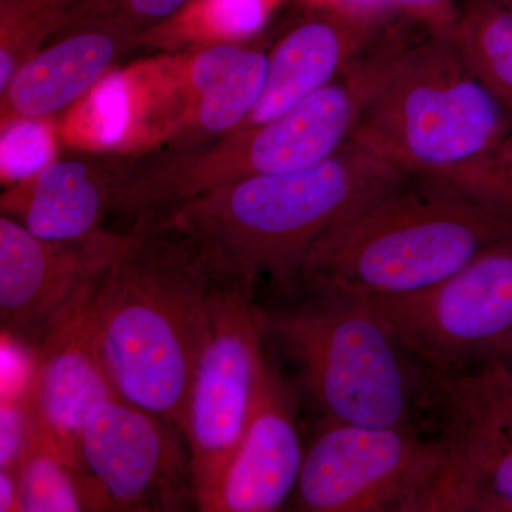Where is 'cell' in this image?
<instances>
[{
  "mask_svg": "<svg viewBox=\"0 0 512 512\" xmlns=\"http://www.w3.org/2000/svg\"><path fill=\"white\" fill-rule=\"evenodd\" d=\"M82 0H0V93L59 32Z\"/></svg>",
  "mask_w": 512,
  "mask_h": 512,
  "instance_id": "obj_21",
  "label": "cell"
},
{
  "mask_svg": "<svg viewBox=\"0 0 512 512\" xmlns=\"http://www.w3.org/2000/svg\"><path fill=\"white\" fill-rule=\"evenodd\" d=\"M123 235L104 231L49 241L0 217V322L3 333L36 348L96 291Z\"/></svg>",
  "mask_w": 512,
  "mask_h": 512,
  "instance_id": "obj_12",
  "label": "cell"
},
{
  "mask_svg": "<svg viewBox=\"0 0 512 512\" xmlns=\"http://www.w3.org/2000/svg\"><path fill=\"white\" fill-rule=\"evenodd\" d=\"M508 373H510V372H508ZM510 376H511V375H510ZM511 380H512V376H511Z\"/></svg>",
  "mask_w": 512,
  "mask_h": 512,
  "instance_id": "obj_32",
  "label": "cell"
},
{
  "mask_svg": "<svg viewBox=\"0 0 512 512\" xmlns=\"http://www.w3.org/2000/svg\"><path fill=\"white\" fill-rule=\"evenodd\" d=\"M440 434L323 420L289 507L306 512H423L443 467Z\"/></svg>",
  "mask_w": 512,
  "mask_h": 512,
  "instance_id": "obj_9",
  "label": "cell"
},
{
  "mask_svg": "<svg viewBox=\"0 0 512 512\" xmlns=\"http://www.w3.org/2000/svg\"><path fill=\"white\" fill-rule=\"evenodd\" d=\"M18 476L19 511H96L86 473L50 451L33 448Z\"/></svg>",
  "mask_w": 512,
  "mask_h": 512,
  "instance_id": "obj_22",
  "label": "cell"
},
{
  "mask_svg": "<svg viewBox=\"0 0 512 512\" xmlns=\"http://www.w3.org/2000/svg\"><path fill=\"white\" fill-rule=\"evenodd\" d=\"M512 218L444 178L399 171L342 212L306 256L299 288L409 295L456 274Z\"/></svg>",
  "mask_w": 512,
  "mask_h": 512,
  "instance_id": "obj_3",
  "label": "cell"
},
{
  "mask_svg": "<svg viewBox=\"0 0 512 512\" xmlns=\"http://www.w3.org/2000/svg\"><path fill=\"white\" fill-rule=\"evenodd\" d=\"M292 308L259 311L298 362L323 420L370 429H420L437 407V376L387 328L369 298L312 291Z\"/></svg>",
  "mask_w": 512,
  "mask_h": 512,
  "instance_id": "obj_5",
  "label": "cell"
},
{
  "mask_svg": "<svg viewBox=\"0 0 512 512\" xmlns=\"http://www.w3.org/2000/svg\"><path fill=\"white\" fill-rule=\"evenodd\" d=\"M454 184L512 218V133Z\"/></svg>",
  "mask_w": 512,
  "mask_h": 512,
  "instance_id": "obj_26",
  "label": "cell"
},
{
  "mask_svg": "<svg viewBox=\"0 0 512 512\" xmlns=\"http://www.w3.org/2000/svg\"><path fill=\"white\" fill-rule=\"evenodd\" d=\"M454 40L474 73L512 111V12L494 0H458Z\"/></svg>",
  "mask_w": 512,
  "mask_h": 512,
  "instance_id": "obj_20",
  "label": "cell"
},
{
  "mask_svg": "<svg viewBox=\"0 0 512 512\" xmlns=\"http://www.w3.org/2000/svg\"><path fill=\"white\" fill-rule=\"evenodd\" d=\"M52 39L0 93V128L69 109L109 76L121 57L143 46L138 33L96 20L69 22Z\"/></svg>",
  "mask_w": 512,
  "mask_h": 512,
  "instance_id": "obj_16",
  "label": "cell"
},
{
  "mask_svg": "<svg viewBox=\"0 0 512 512\" xmlns=\"http://www.w3.org/2000/svg\"><path fill=\"white\" fill-rule=\"evenodd\" d=\"M305 448L291 396L275 372L205 512H274L289 505Z\"/></svg>",
  "mask_w": 512,
  "mask_h": 512,
  "instance_id": "obj_17",
  "label": "cell"
},
{
  "mask_svg": "<svg viewBox=\"0 0 512 512\" xmlns=\"http://www.w3.org/2000/svg\"><path fill=\"white\" fill-rule=\"evenodd\" d=\"M214 282L192 239L160 217L137 222L121 237L93 296L114 392L183 433Z\"/></svg>",
  "mask_w": 512,
  "mask_h": 512,
  "instance_id": "obj_2",
  "label": "cell"
},
{
  "mask_svg": "<svg viewBox=\"0 0 512 512\" xmlns=\"http://www.w3.org/2000/svg\"><path fill=\"white\" fill-rule=\"evenodd\" d=\"M346 73L359 96L352 140L404 173L456 183L512 133V111L451 33L400 16Z\"/></svg>",
  "mask_w": 512,
  "mask_h": 512,
  "instance_id": "obj_1",
  "label": "cell"
},
{
  "mask_svg": "<svg viewBox=\"0 0 512 512\" xmlns=\"http://www.w3.org/2000/svg\"><path fill=\"white\" fill-rule=\"evenodd\" d=\"M64 126L62 137L73 146L111 147L124 140L133 117V97L127 74L113 73L74 104Z\"/></svg>",
  "mask_w": 512,
  "mask_h": 512,
  "instance_id": "obj_23",
  "label": "cell"
},
{
  "mask_svg": "<svg viewBox=\"0 0 512 512\" xmlns=\"http://www.w3.org/2000/svg\"><path fill=\"white\" fill-rule=\"evenodd\" d=\"M264 336L254 298L237 286L214 282L210 329L184 431L201 511L244 439L274 372L265 357Z\"/></svg>",
  "mask_w": 512,
  "mask_h": 512,
  "instance_id": "obj_7",
  "label": "cell"
},
{
  "mask_svg": "<svg viewBox=\"0 0 512 512\" xmlns=\"http://www.w3.org/2000/svg\"><path fill=\"white\" fill-rule=\"evenodd\" d=\"M333 2L360 3V5L393 10L400 16L427 28L447 33L453 30L458 12V0H333Z\"/></svg>",
  "mask_w": 512,
  "mask_h": 512,
  "instance_id": "obj_28",
  "label": "cell"
},
{
  "mask_svg": "<svg viewBox=\"0 0 512 512\" xmlns=\"http://www.w3.org/2000/svg\"><path fill=\"white\" fill-rule=\"evenodd\" d=\"M296 3L291 18L268 52L261 99L237 130L274 120L325 89L400 18L393 10L360 3Z\"/></svg>",
  "mask_w": 512,
  "mask_h": 512,
  "instance_id": "obj_13",
  "label": "cell"
},
{
  "mask_svg": "<svg viewBox=\"0 0 512 512\" xmlns=\"http://www.w3.org/2000/svg\"><path fill=\"white\" fill-rule=\"evenodd\" d=\"M96 291L36 346L35 367L22 396L35 429V447L77 468H82L80 436L87 414L116 394L94 328Z\"/></svg>",
  "mask_w": 512,
  "mask_h": 512,
  "instance_id": "obj_15",
  "label": "cell"
},
{
  "mask_svg": "<svg viewBox=\"0 0 512 512\" xmlns=\"http://www.w3.org/2000/svg\"><path fill=\"white\" fill-rule=\"evenodd\" d=\"M0 426V470L18 474L36 446L35 429L22 397H3Z\"/></svg>",
  "mask_w": 512,
  "mask_h": 512,
  "instance_id": "obj_27",
  "label": "cell"
},
{
  "mask_svg": "<svg viewBox=\"0 0 512 512\" xmlns=\"http://www.w3.org/2000/svg\"><path fill=\"white\" fill-rule=\"evenodd\" d=\"M284 0H190L174 18L147 33L143 46L249 42Z\"/></svg>",
  "mask_w": 512,
  "mask_h": 512,
  "instance_id": "obj_19",
  "label": "cell"
},
{
  "mask_svg": "<svg viewBox=\"0 0 512 512\" xmlns=\"http://www.w3.org/2000/svg\"><path fill=\"white\" fill-rule=\"evenodd\" d=\"M359 97L339 77L282 116L210 143L130 156L113 211L134 224L164 217L198 195L252 177L296 173L335 156L352 140Z\"/></svg>",
  "mask_w": 512,
  "mask_h": 512,
  "instance_id": "obj_6",
  "label": "cell"
},
{
  "mask_svg": "<svg viewBox=\"0 0 512 512\" xmlns=\"http://www.w3.org/2000/svg\"><path fill=\"white\" fill-rule=\"evenodd\" d=\"M0 131L3 184L28 180L55 160V128L50 119L18 120Z\"/></svg>",
  "mask_w": 512,
  "mask_h": 512,
  "instance_id": "obj_24",
  "label": "cell"
},
{
  "mask_svg": "<svg viewBox=\"0 0 512 512\" xmlns=\"http://www.w3.org/2000/svg\"><path fill=\"white\" fill-rule=\"evenodd\" d=\"M130 168L128 157L53 160L28 180L9 185L2 211L49 241H77L100 231Z\"/></svg>",
  "mask_w": 512,
  "mask_h": 512,
  "instance_id": "obj_18",
  "label": "cell"
},
{
  "mask_svg": "<svg viewBox=\"0 0 512 512\" xmlns=\"http://www.w3.org/2000/svg\"><path fill=\"white\" fill-rule=\"evenodd\" d=\"M498 5L504 6L505 9L511 10L512 12V0H494Z\"/></svg>",
  "mask_w": 512,
  "mask_h": 512,
  "instance_id": "obj_31",
  "label": "cell"
},
{
  "mask_svg": "<svg viewBox=\"0 0 512 512\" xmlns=\"http://www.w3.org/2000/svg\"><path fill=\"white\" fill-rule=\"evenodd\" d=\"M369 301L404 348L436 375L493 362L512 338V232L440 284Z\"/></svg>",
  "mask_w": 512,
  "mask_h": 512,
  "instance_id": "obj_8",
  "label": "cell"
},
{
  "mask_svg": "<svg viewBox=\"0 0 512 512\" xmlns=\"http://www.w3.org/2000/svg\"><path fill=\"white\" fill-rule=\"evenodd\" d=\"M157 70L168 94L161 136L168 148L198 146L237 130L255 109L264 92L268 52L251 42L211 43Z\"/></svg>",
  "mask_w": 512,
  "mask_h": 512,
  "instance_id": "obj_14",
  "label": "cell"
},
{
  "mask_svg": "<svg viewBox=\"0 0 512 512\" xmlns=\"http://www.w3.org/2000/svg\"><path fill=\"white\" fill-rule=\"evenodd\" d=\"M437 376L446 457L423 512H512V380L503 363Z\"/></svg>",
  "mask_w": 512,
  "mask_h": 512,
  "instance_id": "obj_10",
  "label": "cell"
},
{
  "mask_svg": "<svg viewBox=\"0 0 512 512\" xmlns=\"http://www.w3.org/2000/svg\"><path fill=\"white\" fill-rule=\"evenodd\" d=\"M188 2L190 0H82L67 23L82 20L113 23L144 39L147 33L174 18Z\"/></svg>",
  "mask_w": 512,
  "mask_h": 512,
  "instance_id": "obj_25",
  "label": "cell"
},
{
  "mask_svg": "<svg viewBox=\"0 0 512 512\" xmlns=\"http://www.w3.org/2000/svg\"><path fill=\"white\" fill-rule=\"evenodd\" d=\"M399 171L350 140L311 168L215 188L164 218L192 239L218 284L237 286L252 298L261 279L291 291L316 239Z\"/></svg>",
  "mask_w": 512,
  "mask_h": 512,
  "instance_id": "obj_4",
  "label": "cell"
},
{
  "mask_svg": "<svg viewBox=\"0 0 512 512\" xmlns=\"http://www.w3.org/2000/svg\"><path fill=\"white\" fill-rule=\"evenodd\" d=\"M80 456L97 511L198 507L183 431L119 394L87 414Z\"/></svg>",
  "mask_w": 512,
  "mask_h": 512,
  "instance_id": "obj_11",
  "label": "cell"
},
{
  "mask_svg": "<svg viewBox=\"0 0 512 512\" xmlns=\"http://www.w3.org/2000/svg\"><path fill=\"white\" fill-rule=\"evenodd\" d=\"M498 362L503 363L505 369L512 376V338L508 340L507 345L501 350L500 356L497 357Z\"/></svg>",
  "mask_w": 512,
  "mask_h": 512,
  "instance_id": "obj_30",
  "label": "cell"
},
{
  "mask_svg": "<svg viewBox=\"0 0 512 512\" xmlns=\"http://www.w3.org/2000/svg\"><path fill=\"white\" fill-rule=\"evenodd\" d=\"M19 493L18 474L0 470V511H19Z\"/></svg>",
  "mask_w": 512,
  "mask_h": 512,
  "instance_id": "obj_29",
  "label": "cell"
}]
</instances>
